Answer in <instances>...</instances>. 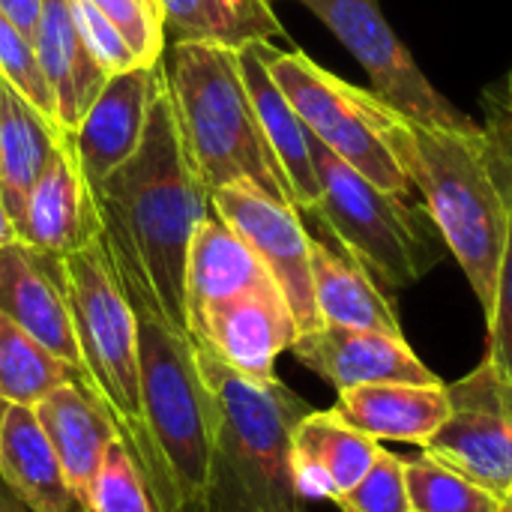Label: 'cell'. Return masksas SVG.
<instances>
[{
	"instance_id": "obj_1",
	"label": "cell",
	"mask_w": 512,
	"mask_h": 512,
	"mask_svg": "<svg viewBox=\"0 0 512 512\" xmlns=\"http://www.w3.org/2000/svg\"><path fill=\"white\" fill-rule=\"evenodd\" d=\"M90 192L120 282L141 291L168 324L189 333L186 258L210 213V195L183 144L165 75L138 150Z\"/></svg>"
},
{
	"instance_id": "obj_2",
	"label": "cell",
	"mask_w": 512,
	"mask_h": 512,
	"mask_svg": "<svg viewBox=\"0 0 512 512\" xmlns=\"http://www.w3.org/2000/svg\"><path fill=\"white\" fill-rule=\"evenodd\" d=\"M195 345V342H192ZM207 387V483L186 512H300L291 471V435L312 411L279 378L258 381L195 345Z\"/></svg>"
},
{
	"instance_id": "obj_3",
	"label": "cell",
	"mask_w": 512,
	"mask_h": 512,
	"mask_svg": "<svg viewBox=\"0 0 512 512\" xmlns=\"http://www.w3.org/2000/svg\"><path fill=\"white\" fill-rule=\"evenodd\" d=\"M387 135L489 318L507 243L510 201L483 126H426L396 111Z\"/></svg>"
},
{
	"instance_id": "obj_4",
	"label": "cell",
	"mask_w": 512,
	"mask_h": 512,
	"mask_svg": "<svg viewBox=\"0 0 512 512\" xmlns=\"http://www.w3.org/2000/svg\"><path fill=\"white\" fill-rule=\"evenodd\" d=\"M162 75L183 144L207 189L249 183L294 204L288 177L258 123L240 48L222 42H165Z\"/></svg>"
},
{
	"instance_id": "obj_5",
	"label": "cell",
	"mask_w": 512,
	"mask_h": 512,
	"mask_svg": "<svg viewBox=\"0 0 512 512\" xmlns=\"http://www.w3.org/2000/svg\"><path fill=\"white\" fill-rule=\"evenodd\" d=\"M123 285V282H120ZM138 324L141 414L147 438L144 477L165 512H186L207 483L210 408L192 336L135 288H126Z\"/></svg>"
},
{
	"instance_id": "obj_6",
	"label": "cell",
	"mask_w": 512,
	"mask_h": 512,
	"mask_svg": "<svg viewBox=\"0 0 512 512\" xmlns=\"http://www.w3.org/2000/svg\"><path fill=\"white\" fill-rule=\"evenodd\" d=\"M60 273L78 339L84 384L105 405L120 441L132 450L144 471L147 438L141 414L138 324L102 231L87 246L63 255Z\"/></svg>"
},
{
	"instance_id": "obj_7",
	"label": "cell",
	"mask_w": 512,
	"mask_h": 512,
	"mask_svg": "<svg viewBox=\"0 0 512 512\" xmlns=\"http://www.w3.org/2000/svg\"><path fill=\"white\" fill-rule=\"evenodd\" d=\"M312 156L321 183L312 216L381 288L417 285L444 255V240L426 207L375 186L318 141H312Z\"/></svg>"
},
{
	"instance_id": "obj_8",
	"label": "cell",
	"mask_w": 512,
	"mask_h": 512,
	"mask_svg": "<svg viewBox=\"0 0 512 512\" xmlns=\"http://www.w3.org/2000/svg\"><path fill=\"white\" fill-rule=\"evenodd\" d=\"M264 60L273 81L282 87L318 144L375 186L408 198L414 195L411 177L396 159L387 135L396 108L327 72L303 51H276L264 42Z\"/></svg>"
},
{
	"instance_id": "obj_9",
	"label": "cell",
	"mask_w": 512,
	"mask_h": 512,
	"mask_svg": "<svg viewBox=\"0 0 512 512\" xmlns=\"http://www.w3.org/2000/svg\"><path fill=\"white\" fill-rule=\"evenodd\" d=\"M321 24L354 54L372 81V93L414 123L426 126H477L462 114L417 66L405 42L384 18L378 0H300Z\"/></svg>"
},
{
	"instance_id": "obj_10",
	"label": "cell",
	"mask_w": 512,
	"mask_h": 512,
	"mask_svg": "<svg viewBox=\"0 0 512 512\" xmlns=\"http://www.w3.org/2000/svg\"><path fill=\"white\" fill-rule=\"evenodd\" d=\"M450 417L423 447L501 501L512 495V381L483 357L465 378L447 384Z\"/></svg>"
},
{
	"instance_id": "obj_11",
	"label": "cell",
	"mask_w": 512,
	"mask_h": 512,
	"mask_svg": "<svg viewBox=\"0 0 512 512\" xmlns=\"http://www.w3.org/2000/svg\"><path fill=\"white\" fill-rule=\"evenodd\" d=\"M210 207L252 246L279 285L300 333L321 327L312 288V234L294 204L276 201L249 183L210 192Z\"/></svg>"
},
{
	"instance_id": "obj_12",
	"label": "cell",
	"mask_w": 512,
	"mask_h": 512,
	"mask_svg": "<svg viewBox=\"0 0 512 512\" xmlns=\"http://www.w3.org/2000/svg\"><path fill=\"white\" fill-rule=\"evenodd\" d=\"M189 336L231 369L270 381L276 378L279 354L291 351L300 330L282 291L264 285L201 312L189 324Z\"/></svg>"
},
{
	"instance_id": "obj_13",
	"label": "cell",
	"mask_w": 512,
	"mask_h": 512,
	"mask_svg": "<svg viewBox=\"0 0 512 512\" xmlns=\"http://www.w3.org/2000/svg\"><path fill=\"white\" fill-rule=\"evenodd\" d=\"M162 87V57L159 63H141L126 72L108 75L99 96L90 102L84 117L72 132H66L75 159L87 183L105 180L120 168L141 144L153 99Z\"/></svg>"
},
{
	"instance_id": "obj_14",
	"label": "cell",
	"mask_w": 512,
	"mask_h": 512,
	"mask_svg": "<svg viewBox=\"0 0 512 512\" xmlns=\"http://www.w3.org/2000/svg\"><path fill=\"white\" fill-rule=\"evenodd\" d=\"M297 363L336 387L363 384H441V378L411 351L405 336L321 324L300 333L291 345Z\"/></svg>"
},
{
	"instance_id": "obj_15",
	"label": "cell",
	"mask_w": 512,
	"mask_h": 512,
	"mask_svg": "<svg viewBox=\"0 0 512 512\" xmlns=\"http://www.w3.org/2000/svg\"><path fill=\"white\" fill-rule=\"evenodd\" d=\"M15 228L21 243L54 258L87 246L102 231L90 183L66 135L57 141L45 171L27 192Z\"/></svg>"
},
{
	"instance_id": "obj_16",
	"label": "cell",
	"mask_w": 512,
	"mask_h": 512,
	"mask_svg": "<svg viewBox=\"0 0 512 512\" xmlns=\"http://www.w3.org/2000/svg\"><path fill=\"white\" fill-rule=\"evenodd\" d=\"M0 315L84 375L60 258L36 252L21 240L0 246Z\"/></svg>"
},
{
	"instance_id": "obj_17",
	"label": "cell",
	"mask_w": 512,
	"mask_h": 512,
	"mask_svg": "<svg viewBox=\"0 0 512 512\" xmlns=\"http://www.w3.org/2000/svg\"><path fill=\"white\" fill-rule=\"evenodd\" d=\"M384 444L348 426L336 411H309L291 435V471L303 501H336L375 465Z\"/></svg>"
},
{
	"instance_id": "obj_18",
	"label": "cell",
	"mask_w": 512,
	"mask_h": 512,
	"mask_svg": "<svg viewBox=\"0 0 512 512\" xmlns=\"http://www.w3.org/2000/svg\"><path fill=\"white\" fill-rule=\"evenodd\" d=\"M33 411L60 459L78 507H84L108 447L120 438L111 414L84 384H63L51 390Z\"/></svg>"
},
{
	"instance_id": "obj_19",
	"label": "cell",
	"mask_w": 512,
	"mask_h": 512,
	"mask_svg": "<svg viewBox=\"0 0 512 512\" xmlns=\"http://www.w3.org/2000/svg\"><path fill=\"white\" fill-rule=\"evenodd\" d=\"M240 69H243L258 123L264 129V138L288 177L294 207L300 213H312L321 201V183H318V168L312 156L315 138L300 120V114L294 111V105L288 102V96L282 93V87L273 81L267 60H264V42L240 45Z\"/></svg>"
},
{
	"instance_id": "obj_20",
	"label": "cell",
	"mask_w": 512,
	"mask_h": 512,
	"mask_svg": "<svg viewBox=\"0 0 512 512\" xmlns=\"http://www.w3.org/2000/svg\"><path fill=\"white\" fill-rule=\"evenodd\" d=\"M333 411L375 441L417 444L420 450L450 417L447 384H363L342 390Z\"/></svg>"
},
{
	"instance_id": "obj_21",
	"label": "cell",
	"mask_w": 512,
	"mask_h": 512,
	"mask_svg": "<svg viewBox=\"0 0 512 512\" xmlns=\"http://www.w3.org/2000/svg\"><path fill=\"white\" fill-rule=\"evenodd\" d=\"M276 285L252 246L210 207L201 219L186 258V324L216 303L246 291ZM279 288V285H276Z\"/></svg>"
},
{
	"instance_id": "obj_22",
	"label": "cell",
	"mask_w": 512,
	"mask_h": 512,
	"mask_svg": "<svg viewBox=\"0 0 512 512\" xmlns=\"http://www.w3.org/2000/svg\"><path fill=\"white\" fill-rule=\"evenodd\" d=\"M0 480L30 512H81L36 411L27 405L3 411Z\"/></svg>"
},
{
	"instance_id": "obj_23",
	"label": "cell",
	"mask_w": 512,
	"mask_h": 512,
	"mask_svg": "<svg viewBox=\"0 0 512 512\" xmlns=\"http://www.w3.org/2000/svg\"><path fill=\"white\" fill-rule=\"evenodd\" d=\"M33 48L54 96L57 123L63 132H72L90 102L99 96L102 84L108 81V72L84 48L72 21L69 0H45L39 27L33 33Z\"/></svg>"
},
{
	"instance_id": "obj_24",
	"label": "cell",
	"mask_w": 512,
	"mask_h": 512,
	"mask_svg": "<svg viewBox=\"0 0 512 512\" xmlns=\"http://www.w3.org/2000/svg\"><path fill=\"white\" fill-rule=\"evenodd\" d=\"M312 288L321 324L402 336L399 315L369 270L318 237H312Z\"/></svg>"
},
{
	"instance_id": "obj_25",
	"label": "cell",
	"mask_w": 512,
	"mask_h": 512,
	"mask_svg": "<svg viewBox=\"0 0 512 512\" xmlns=\"http://www.w3.org/2000/svg\"><path fill=\"white\" fill-rule=\"evenodd\" d=\"M66 132L51 126L24 96L0 81V195L12 213L21 216L27 192L45 171L57 141Z\"/></svg>"
},
{
	"instance_id": "obj_26",
	"label": "cell",
	"mask_w": 512,
	"mask_h": 512,
	"mask_svg": "<svg viewBox=\"0 0 512 512\" xmlns=\"http://www.w3.org/2000/svg\"><path fill=\"white\" fill-rule=\"evenodd\" d=\"M63 384H84V375L0 315V399L36 408Z\"/></svg>"
},
{
	"instance_id": "obj_27",
	"label": "cell",
	"mask_w": 512,
	"mask_h": 512,
	"mask_svg": "<svg viewBox=\"0 0 512 512\" xmlns=\"http://www.w3.org/2000/svg\"><path fill=\"white\" fill-rule=\"evenodd\" d=\"M408 498L414 512H501L504 501L459 471L435 462L420 450V456L405 459Z\"/></svg>"
},
{
	"instance_id": "obj_28",
	"label": "cell",
	"mask_w": 512,
	"mask_h": 512,
	"mask_svg": "<svg viewBox=\"0 0 512 512\" xmlns=\"http://www.w3.org/2000/svg\"><path fill=\"white\" fill-rule=\"evenodd\" d=\"M81 512H165L132 450L117 438L87 492Z\"/></svg>"
},
{
	"instance_id": "obj_29",
	"label": "cell",
	"mask_w": 512,
	"mask_h": 512,
	"mask_svg": "<svg viewBox=\"0 0 512 512\" xmlns=\"http://www.w3.org/2000/svg\"><path fill=\"white\" fill-rule=\"evenodd\" d=\"M0 81H6L18 96H24V102H30L51 126L60 129L54 96L39 69L33 39L24 36L15 24H9L3 15H0Z\"/></svg>"
},
{
	"instance_id": "obj_30",
	"label": "cell",
	"mask_w": 512,
	"mask_h": 512,
	"mask_svg": "<svg viewBox=\"0 0 512 512\" xmlns=\"http://www.w3.org/2000/svg\"><path fill=\"white\" fill-rule=\"evenodd\" d=\"M165 42H222L246 45L219 0H156Z\"/></svg>"
},
{
	"instance_id": "obj_31",
	"label": "cell",
	"mask_w": 512,
	"mask_h": 512,
	"mask_svg": "<svg viewBox=\"0 0 512 512\" xmlns=\"http://www.w3.org/2000/svg\"><path fill=\"white\" fill-rule=\"evenodd\" d=\"M333 504L342 512H414L408 498L405 459L381 447L366 477Z\"/></svg>"
},
{
	"instance_id": "obj_32",
	"label": "cell",
	"mask_w": 512,
	"mask_h": 512,
	"mask_svg": "<svg viewBox=\"0 0 512 512\" xmlns=\"http://www.w3.org/2000/svg\"><path fill=\"white\" fill-rule=\"evenodd\" d=\"M69 9H72V21L78 27V36H81L84 48L90 51V57L108 75L126 72L132 66H141V57L135 54V48L129 45V39L90 0H69Z\"/></svg>"
},
{
	"instance_id": "obj_33",
	"label": "cell",
	"mask_w": 512,
	"mask_h": 512,
	"mask_svg": "<svg viewBox=\"0 0 512 512\" xmlns=\"http://www.w3.org/2000/svg\"><path fill=\"white\" fill-rule=\"evenodd\" d=\"M135 48L141 63H159L165 51V33L159 18L144 0H90Z\"/></svg>"
},
{
	"instance_id": "obj_34",
	"label": "cell",
	"mask_w": 512,
	"mask_h": 512,
	"mask_svg": "<svg viewBox=\"0 0 512 512\" xmlns=\"http://www.w3.org/2000/svg\"><path fill=\"white\" fill-rule=\"evenodd\" d=\"M504 183V180H501ZM510 201V225H507V243L498 267V285H495V303L489 312V351L492 363L512 381V189L504 186Z\"/></svg>"
},
{
	"instance_id": "obj_35",
	"label": "cell",
	"mask_w": 512,
	"mask_h": 512,
	"mask_svg": "<svg viewBox=\"0 0 512 512\" xmlns=\"http://www.w3.org/2000/svg\"><path fill=\"white\" fill-rule=\"evenodd\" d=\"M486 105V138L495 153L498 174L504 186L512 189V90L510 93H489L483 99Z\"/></svg>"
},
{
	"instance_id": "obj_36",
	"label": "cell",
	"mask_w": 512,
	"mask_h": 512,
	"mask_svg": "<svg viewBox=\"0 0 512 512\" xmlns=\"http://www.w3.org/2000/svg\"><path fill=\"white\" fill-rule=\"evenodd\" d=\"M222 9L237 24L240 36L246 42H270L276 36H285V27L279 24L270 0H219Z\"/></svg>"
},
{
	"instance_id": "obj_37",
	"label": "cell",
	"mask_w": 512,
	"mask_h": 512,
	"mask_svg": "<svg viewBox=\"0 0 512 512\" xmlns=\"http://www.w3.org/2000/svg\"><path fill=\"white\" fill-rule=\"evenodd\" d=\"M42 6H45V0H0V15L9 24H15L24 36L33 39L39 18H42Z\"/></svg>"
},
{
	"instance_id": "obj_38",
	"label": "cell",
	"mask_w": 512,
	"mask_h": 512,
	"mask_svg": "<svg viewBox=\"0 0 512 512\" xmlns=\"http://www.w3.org/2000/svg\"><path fill=\"white\" fill-rule=\"evenodd\" d=\"M9 243H18V228H15V219L0 195V246H9Z\"/></svg>"
},
{
	"instance_id": "obj_39",
	"label": "cell",
	"mask_w": 512,
	"mask_h": 512,
	"mask_svg": "<svg viewBox=\"0 0 512 512\" xmlns=\"http://www.w3.org/2000/svg\"><path fill=\"white\" fill-rule=\"evenodd\" d=\"M0 512H30L6 486H3V480H0Z\"/></svg>"
},
{
	"instance_id": "obj_40",
	"label": "cell",
	"mask_w": 512,
	"mask_h": 512,
	"mask_svg": "<svg viewBox=\"0 0 512 512\" xmlns=\"http://www.w3.org/2000/svg\"><path fill=\"white\" fill-rule=\"evenodd\" d=\"M144 3H147V9L159 18V6H156V0H144ZM159 24H162V21H159Z\"/></svg>"
},
{
	"instance_id": "obj_41",
	"label": "cell",
	"mask_w": 512,
	"mask_h": 512,
	"mask_svg": "<svg viewBox=\"0 0 512 512\" xmlns=\"http://www.w3.org/2000/svg\"><path fill=\"white\" fill-rule=\"evenodd\" d=\"M3 411H6V402L0 399V420H3Z\"/></svg>"
},
{
	"instance_id": "obj_42",
	"label": "cell",
	"mask_w": 512,
	"mask_h": 512,
	"mask_svg": "<svg viewBox=\"0 0 512 512\" xmlns=\"http://www.w3.org/2000/svg\"><path fill=\"white\" fill-rule=\"evenodd\" d=\"M501 512H512V507L510 504H504V507H501Z\"/></svg>"
},
{
	"instance_id": "obj_43",
	"label": "cell",
	"mask_w": 512,
	"mask_h": 512,
	"mask_svg": "<svg viewBox=\"0 0 512 512\" xmlns=\"http://www.w3.org/2000/svg\"><path fill=\"white\" fill-rule=\"evenodd\" d=\"M504 504H510L512 507V495H507V498H504Z\"/></svg>"
}]
</instances>
